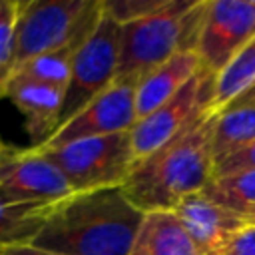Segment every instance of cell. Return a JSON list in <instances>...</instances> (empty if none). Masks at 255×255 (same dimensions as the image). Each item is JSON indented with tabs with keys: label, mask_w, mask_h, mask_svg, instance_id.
Segmentation results:
<instances>
[{
	"label": "cell",
	"mask_w": 255,
	"mask_h": 255,
	"mask_svg": "<svg viewBox=\"0 0 255 255\" xmlns=\"http://www.w3.org/2000/svg\"><path fill=\"white\" fill-rule=\"evenodd\" d=\"M141 217L124 187L80 191L48 209L30 245L60 255H129Z\"/></svg>",
	"instance_id": "cell-1"
},
{
	"label": "cell",
	"mask_w": 255,
	"mask_h": 255,
	"mask_svg": "<svg viewBox=\"0 0 255 255\" xmlns=\"http://www.w3.org/2000/svg\"><path fill=\"white\" fill-rule=\"evenodd\" d=\"M215 116L201 112L179 135L135 163L124 193L141 211L173 209L183 197L201 191L213 177Z\"/></svg>",
	"instance_id": "cell-2"
},
{
	"label": "cell",
	"mask_w": 255,
	"mask_h": 255,
	"mask_svg": "<svg viewBox=\"0 0 255 255\" xmlns=\"http://www.w3.org/2000/svg\"><path fill=\"white\" fill-rule=\"evenodd\" d=\"M205 2L167 0L157 12L120 28L116 80H141L177 52H195Z\"/></svg>",
	"instance_id": "cell-3"
},
{
	"label": "cell",
	"mask_w": 255,
	"mask_h": 255,
	"mask_svg": "<svg viewBox=\"0 0 255 255\" xmlns=\"http://www.w3.org/2000/svg\"><path fill=\"white\" fill-rule=\"evenodd\" d=\"M36 149L64 173L74 193L122 187L135 167L129 129Z\"/></svg>",
	"instance_id": "cell-4"
},
{
	"label": "cell",
	"mask_w": 255,
	"mask_h": 255,
	"mask_svg": "<svg viewBox=\"0 0 255 255\" xmlns=\"http://www.w3.org/2000/svg\"><path fill=\"white\" fill-rule=\"evenodd\" d=\"M98 2L100 0H20L12 74L26 62L70 42Z\"/></svg>",
	"instance_id": "cell-5"
},
{
	"label": "cell",
	"mask_w": 255,
	"mask_h": 255,
	"mask_svg": "<svg viewBox=\"0 0 255 255\" xmlns=\"http://www.w3.org/2000/svg\"><path fill=\"white\" fill-rule=\"evenodd\" d=\"M120 28L122 26L106 10H102L96 28L74 56L70 80L64 92L60 126L84 110L116 80L120 58Z\"/></svg>",
	"instance_id": "cell-6"
},
{
	"label": "cell",
	"mask_w": 255,
	"mask_h": 255,
	"mask_svg": "<svg viewBox=\"0 0 255 255\" xmlns=\"http://www.w3.org/2000/svg\"><path fill=\"white\" fill-rule=\"evenodd\" d=\"M213 86L215 76L199 68V72L177 94H173L167 102H163L147 116L139 118L129 129L135 163L149 157L161 145L169 143L201 112H209Z\"/></svg>",
	"instance_id": "cell-7"
},
{
	"label": "cell",
	"mask_w": 255,
	"mask_h": 255,
	"mask_svg": "<svg viewBox=\"0 0 255 255\" xmlns=\"http://www.w3.org/2000/svg\"><path fill=\"white\" fill-rule=\"evenodd\" d=\"M255 38V0L205 2L195 54L209 74L217 76Z\"/></svg>",
	"instance_id": "cell-8"
},
{
	"label": "cell",
	"mask_w": 255,
	"mask_h": 255,
	"mask_svg": "<svg viewBox=\"0 0 255 255\" xmlns=\"http://www.w3.org/2000/svg\"><path fill=\"white\" fill-rule=\"evenodd\" d=\"M0 191L14 203L56 205L74 191L64 173L36 147H0Z\"/></svg>",
	"instance_id": "cell-9"
},
{
	"label": "cell",
	"mask_w": 255,
	"mask_h": 255,
	"mask_svg": "<svg viewBox=\"0 0 255 255\" xmlns=\"http://www.w3.org/2000/svg\"><path fill=\"white\" fill-rule=\"evenodd\" d=\"M135 88L137 80H114L108 90L94 98L84 110L62 124L44 143L46 147L70 143L76 139L98 137L128 131L137 122L135 114ZM36 147V145H34Z\"/></svg>",
	"instance_id": "cell-10"
},
{
	"label": "cell",
	"mask_w": 255,
	"mask_h": 255,
	"mask_svg": "<svg viewBox=\"0 0 255 255\" xmlns=\"http://www.w3.org/2000/svg\"><path fill=\"white\" fill-rule=\"evenodd\" d=\"M173 211L183 223L191 241L201 251V255H213L235 233L247 227L245 217L217 205L201 191L183 197L173 207Z\"/></svg>",
	"instance_id": "cell-11"
},
{
	"label": "cell",
	"mask_w": 255,
	"mask_h": 255,
	"mask_svg": "<svg viewBox=\"0 0 255 255\" xmlns=\"http://www.w3.org/2000/svg\"><path fill=\"white\" fill-rule=\"evenodd\" d=\"M2 98H8L24 116V128L32 139V147L44 143L58 129L64 90L38 82L12 80Z\"/></svg>",
	"instance_id": "cell-12"
},
{
	"label": "cell",
	"mask_w": 255,
	"mask_h": 255,
	"mask_svg": "<svg viewBox=\"0 0 255 255\" xmlns=\"http://www.w3.org/2000/svg\"><path fill=\"white\" fill-rule=\"evenodd\" d=\"M201 64L195 52H177L161 66L145 74L135 88V114L137 120L159 108L173 94H177L197 72Z\"/></svg>",
	"instance_id": "cell-13"
},
{
	"label": "cell",
	"mask_w": 255,
	"mask_h": 255,
	"mask_svg": "<svg viewBox=\"0 0 255 255\" xmlns=\"http://www.w3.org/2000/svg\"><path fill=\"white\" fill-rule=\"evenodd\" d=\"M129 255H201L173 209L147 211L141 217Z\"/></svg>",
	"instance_id": "cell-14"
},
{
	"label": "cell",
	"mask_w": 255,
	"mask_h": 255,
	"mask_svg": "<svg viewBox=\"0 0 255 255\" xmlns=\"http://www.w3.org/2000/svg\"><path fill=\"white\" fill-rule=\"evenodd\" d=\"M255 139V102L233 104L215 116L213 157L215 165Z\"/></svg>",
	"instance_id": "cell-15"
},
{
	"label": "cell",
	"mask_w": 255,
	"mask_h": 255,
	"mask_svg": "<svg viewBox=\"0 0 255 255\" xmlns=\"http://www.w3.org/2000/svg\"><path fill=\"white\" fill-rule=\"evenodd\" d=\"M251 86H255V38H251L245 48L215 76L209 114H221Z\"/></svg>",
	"instance_id": "cell-16"
},
{
	"label": "cell",
	"mask_w": 255,
	"mask_h": 255,
	"mask_svg": "<svg viewBox=\"0 0 255 255\" xmlns=\"http://www.w3.org/2000/svg\"><path fill=\"white\" fill-rule=\"evenodd\" d=\"M50 207L14 203L0 191V251L12 245L30 243L40 231Z\"/></svg>",
	"instance_id": "cell-17"
},
{
	"label": "cell",
	"mask_w": 255,
	"mask_h": 255,
	"mask_svg": "<svg viewBox=\"0 0 255 255\" xmlns=\"http://www.w3.org/2000/svg\"><path fill=\"white\" fill-rule=\"evenodd\" d=\"M201 193L217 205L247 219L255 211V169L213 175Z\"/></svg>",
	"instance_id": "cell-18"
},
{
	"label": "cell",
	"mask_w": 255,
	"mask_h": 255,
	"mask_svg": "<svg viewBox=\"0 0 255 255\" xmlns=\"http://www.w3.org/2000/svg\"><path fill=\"white\" fill-rule=\"evenodd\" d=\"M20 12V0H0V98L12 74L16 20Z\"/></svg>",
	"instance_id": "cell-19"
},
{
	"label": "cell",
	"mask_w": 255,
	"mask_h": 255,
	"mask_svg": "<svg viewBox=\"0 0 255 255\" xmlns=\"http://www.w3.org/2000/svg\"><path fill=\"white\" fill-rule=\"evenodd\" d=\"M167 0H104V10L120 24H129L157 12Z\"/></svg>",
	"instance_id": "cell-20"
},
{
	"label": "cell",
	"mask_w": 255,
	"mask_h": 255,
	"mask_svg": "<svg viewBox=\"0 0 255 255\" xmlns=\"http://www.w3.org/2000/svg\"><path fill=\"white\" fill-rule=\"evenodd\" d=\"M247 169H255V139L243 149L219 161L215 165L213 175H227V173H237V171H247Z\"/></svg>",
	"instance_id": "cell-21"
},
{
	"label": "cell",
	"mask_w": 255,
	"mask_h": 255,
	"mask_svg": "<svg viewBox=\"0 0 255 255\" xmlns=\"http://www.w3.org/2000/svg\"><path fill=\"white\" fill-rule=\"evenodd\" d=\"M213 255H255V225H247L245 229L235 233Z\"/></svg>",
	"instance_id": "cell-22"
},
{
	"label": "cell",
	"mask_w": 255,
	"mask_h": 255,
	"mask_svg": "<svg viewBox=\"0 0 255 255\" xmlns=\"http://www.w3.org/2000/svg\"><path fill=\"white\" fill-rule=\"evenodd\" d=\"M0 255H60V253H52V251H44L38 249L30 243H22V245H12L0 251Z\"/></svg>",
	"instance_id": "cell-23"
},
{
	"label": "cell",
	"mask_w": 255,
	"mask_h": 255,
	"mask_svg": "<svg viewBox=\"0 0 255 255\" xmlns=\"http://www.w3.org/2000/svg\"><path fill=\"white\" fill-rule=\"evenodd\" d=\"M247 102H255V86H251V88H249L241 98H237L233 104H247ZM233 104H231V106H233ZM227 108H229V106H227Z\"/></svg>",
	"instance_id": "cell-24"
},
{
	"label": "cell",
	"mask_w": 255,
	"mask_h": 255,
	"mask_svg": "<svg viewBox=\"0 0 255 255\" xmlns=\"http://www.w3.org/2000/svg\"><path fill=\"white\" fill-rule=\"evenodd\" d=\"M247 225H255V211H253V213L247 217Z\"/></svg>",
	"instance_id": "cell-25"
},
{
	"label": "cell",
	"mask_w": 255,
	"mask_h": 255,
	"mask_svg": "<svg viewBox=\"0 0 255 255\" xmlns=\"http://www.w3.org/2000/svg\"><path fill=\"white\" fill-rule=\"evenodd\" d=\"M2 145H4V143H2V139H0V147H2Z\"/></svg>",
	"instance_id": "cell-26"
}]
</instances>
